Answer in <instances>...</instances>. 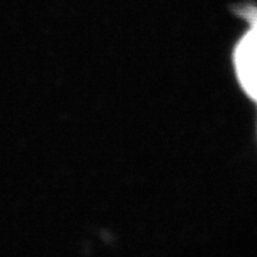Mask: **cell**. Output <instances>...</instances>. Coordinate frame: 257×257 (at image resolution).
Here are the masks:
<instances>
[{
	"label": "cell",
	"mask_w": 257,
	"mask_h": 257,
	"mask_svg": "<svg viewBox=\"0 0 257 257\" xmlns=\"http://www.w3.org/2000/svg\"><path fill=\"white\" fill-rule=\"evenodd\" d=\"M250 18V29L235 50L234 66L241 88L257 105V13Z\"/></svg>",
	"instance_id": "6da1fadb"
}]
</instances>
